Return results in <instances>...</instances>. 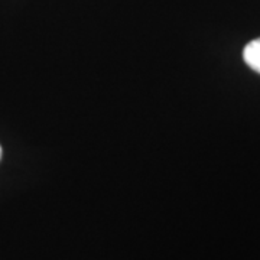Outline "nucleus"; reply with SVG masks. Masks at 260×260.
Instances as JSON below:
<instances>
[{
	"label": "nucleus",
	"mask_w": 260,
	"mask_h": 260,
	"mask_svg": "<svg viewBox=\"0 0 260 260\" xmlns=\"http://www.w3.org/2000/svg\"><path fill=\"white\" fill-rule=\"evenodd\" d=\"M243 58L246 64L260 74V38L250 41L243 49Z\"/></svg>",
	"instance_id": "nucleus-1"
},
{
	"label": "nucleus",
	"mask_w": 260,
	"mask_h": 260,
	"mask_svg": "<svg viewBox=\"0 0 260 260\" xmlns=\"http://www.w3.org/2000/svg\"><path fill=\"white\" fill-rule=\"evenodd\" d=\"M2 153H3V152H2V146H0V159H2Z\"/></svg>",
	"instance_id": "nucleus-2"
}]
</instances>
